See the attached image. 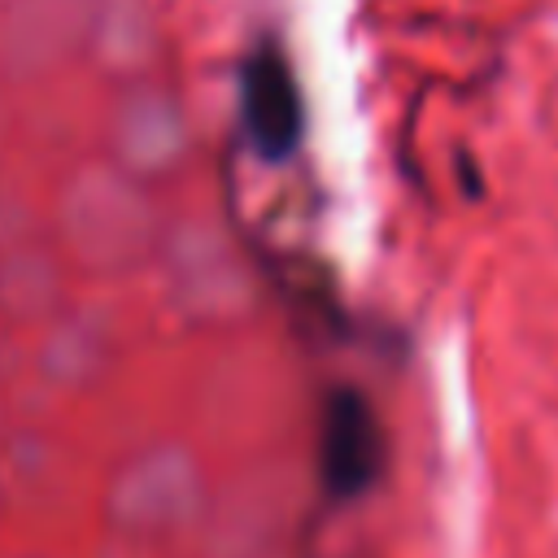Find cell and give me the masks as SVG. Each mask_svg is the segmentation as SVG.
I'll use <instances>...</instances> for the list:
<instances>
[{
  "instance_id": "cell-1",
  "label": "cell",
  "mask_w": 558,
  "mask_h": 558,
  "mask_svg": "<svg viewBox=\"0 0 558 558\" xmlns=\"http://www.w3.org/2000/svg\"><path fill=\"white\" fill-rule=\"evenodd\" d=\"M174 423L205 453L227 462L270 453L288 427V375L275 344L240 327L179 362Z\"/></svg>"
},
{
  "instance_id": "cell-2",
  "label": "cell",
  "mask_w": 558,
  "mask_h": 558,
  "mask_svg": "<svg viewBox=\"0 0 558 558\" xmlns=\"http://www.w3.org/2000/svg\"><path fill=\"white\" fill-rule=\"evenodd\" d=\"M209 462L192 436H153L109 462L96 488V514L109 536L144 549L187 545L209 506Z\"/></svg>"
},
{
  "instance_id": "cell-3",
  "label": "cell",
  "mask_w": 558,
  "mask_h": 558,
  "mask_svg": "<svg viewBox=\"0 0 558 558\" xmlns=\"http://www.w3.org/2000/svg\"><path fill=\"white\" fill-rule=\"evenodd\" d=\"M92 449L57 423H17L0 440V475L9 510L22 527L65 536L87 519L92 506Z\"/></svg>"
},
{
  "instance_id": "cell-4",
  "label": "cell",
  "mask_w": 558,
  "mask_h": 558,
  "mask_svg": "<svg viewBox=\"0 0 558 558\" xmlns=\"http://www.w3.org/2000/svg\"><path fill=\"white\" fill-rule=\"evenodd\" d=\"M140 340V314L131 296H78L57 314L31 353V371L65 401L96 397L126 362Z\"/></svg>"
},
{
  "instance_id": "cell-5",
  "label": "cell",
  "mask_w": 558,
  "mask_h": 558,
  "mask_svg": "<svg viewBox=\"0 0 558 558\" xmlns=\"http://www.w3.org/2000/svg\"><path fill=\"white\" fill-rule=\"evenodd\" d=\"M292 480L288 466L253 453L231 462L227 475L214 480L209 506L183 545L187 558H270L288 527Z\"/></svg>"
},
{
  "instance_id": "cell-6",
  "label": "cell",
  "mask_w": 558,
  "mask_h": 558,
  "mask_svg": "<svg viewBox=\"0 0 558 558\" xmlns=\"http://www.w3.org/2000/svg\"><path fill=\"white\" fill-rule=\"evenodd\" d=\"M157 301L179 327L214 331V336L240 331L257 310L248 270L222 244L174 248L166 266V296Z\"/></svg>"
},
{
  "instance_id": "cell-7",
  "label": "cell",
  "mask_w": 558,
  "mask_h": 558,
  "mask_svg": "<svg viewBox=\"0 0 558 558\" xmlns=\"http://www.w3.org/2000/svg\"><path fill=\"white\" fill-rule=\"evenodd\" d=\"M174 384H179V366L126 362L96 397H87L78 436L96 458L109 462L122 458L126 449L161 436L166 414H174Z\"/></svg>"
},
{
  "instance_id": "cell-8",
  "label": "cell",
  "mask_w": 558,
  "mask_h": 558,
  "mask_svg": "<svg viewBox=\"0 0 558 558\" xmlns=\"http://www.w3.org/2000/svg\"><path fill=\"white\" fill-rule=\"evenodd\" d=\"M240 122L248 144L279 161L301 144V92L279 48L262 44L240 70Z\"/></svg>"
},
{
  "instance_id": "cell-9",
  "label": "cell",
  "mask_w": 558,
  "mask_h": 558,
  "mask_svg": "<svg viewBox=\"0 0 558 558\" xmlns=\"http://www.w3.org/2000/svg\"><path fill=\"white\" fill-rule=\"evenodd\" d=\"M323 484L336 493V497H353L362 493L375 471H379V427H375V414L371 405L353 392V388H340L327 397V410H323Z\"/></svg>"
},
{
  "instance_id": "cell-10",
  "label": "cell",
  "mask_w": 558,
  "mask_h": 558,
  "mask_svg": "<svg viewBox=\"0 0 558 558\" xmlns=\"http://www.w3.org/2000/svg\"><path fill=\"white\" fill-rule=\"evenodd\" d=\"M70 283L65 270L57 266L52 253L26 248L0 257V318L17 331H44L57 314L70 305Z\"/></svg>"
},
{
  "instance_id": "cell-11",
  "label": "cell",
  "mask_w": 558,
  "mask_h": 558,
  "mask_svg": "<svg viewBox=\"0 0 558 558\" xmlns=\"http://www.w3.org/2000/svg\"><path fill=\"white\" fill-rule=\"evenodd\" d=\"M31 371V353L22 344V331L0 318V397H9Z\"/></svg>"
},
{
  "instance_id": "cell-12",
  "label": "cell",
  "mask_w": 558,
  "mask_h": 558,
  "mask_svg": "<svg viewBox=\"0 0 558 558\" xmlns=\"http://www.w3.org/2000/svg\"><path fill=\"white\" fill-rule=\"evenodd\" d=\"M87 558H153V549H144L135 541H122V536H105L100 545H92Z\"/></svg>"
},
{
  "instance_id": "cell-13",
  "label": "cell",
  "mask_w": 558,
  "mask_h": 558,
  "mask_svg": "<svg viewBox=\"0 0 558 558\" xmlns=\"http://www.w3.org/2000/svg\"><path fill=\"white\" fill-rule=\"evenodd\" d=\"M0 558H61V554H52L44 545H17V549H0Z\"/></svg>"
},
{
  "instance_id": "cell-14",
  "label": "cell",
  "mask_w": 558,
  "mask_h": 558,
  "mask_svg": "<svg viewBox=\"0 0 558 558\" xmlns=\"http://www.w3.org/2000/svg\"><path fill=\"white\" fill-rule=\"evenodd\" d=\"M9 514H13V510H9V488H4V475H0V527H4Z\"/></svg>"
}]
</instances>
